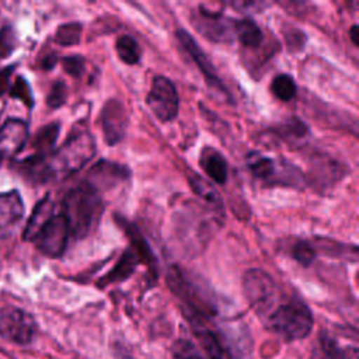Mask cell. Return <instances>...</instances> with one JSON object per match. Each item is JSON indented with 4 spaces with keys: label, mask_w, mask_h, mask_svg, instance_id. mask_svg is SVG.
<instances>
[{
    "label": "cell",
    "mask_w": 359,
    "mask_h": 359,
    "mask_svg": "<svg viewBox=\"0 0 359 359\" xmlns=\"http://www.w3.org/2000/svg\"><path fill=\"white\" fill-rule=\"evenodd\" d=\"M285 36L290 50H300L304 46V34L302 31L292 28L290 32L285 34Z\"/></svg>",
    "instance_id": "836d02e7"
},
{
    "label": "cell",
    "mask_w": 359,
    "mask_h": 359,
    "mask_svg": "<svg viewBox=\"0 0 359 359\" xmlns=\"http://www.w3.org/2000/svg\"><path fill=\"white\" fill-rule=\"evenodd\" d=\"M62 63H63V69L73 77L81 76V73L84 70V59L79 55L66 56V57H63Z\"/></svg>",
    "instance_id": "d6a6232c"
},
{
    "label": "cell",
    "mask_w": 359,
    "mask_h": 359,
    "mask_svg": "<svg viewBox=\"0 0 359 359\" xmlns=\"http://www.w3.org/2000/svg\"><path fill=\"white\" fill-rule=\"evenodd\" d=\"M121 223H122V227L126 230V233L130 238V243H132L130 247L135 250V252L140 258V262L146 264L151 272H156V266H157L156 257H154L151 248L149 247L147 241L143 238L139 229L132 223H126L125 220H121Z\"/></svg>",
    "instance_id": "ffe728a7"
},
{
    "label": "cell",
    "mask_w": 359,
    "mask_h": 359,
    "mask_svg": "<svg viewBox=\"0 0 359 359\" xmlns=\"http://www.w3.org/2000/svg\"><path fill=\"white\" fill-rule=\"evenodd\" d=\"M271 90L280 101H290L296 95V83L289 74H278L271 83Z\"/></svg>",
    "instance_id": "484cf974"
},
{
    "label": "cell",
    "mask_w": 359,
    "mask_h": 359,
    "mask_svg": "<svg viewBox=\"0 0 359 359\" xmlns=\"http://www.w3.org/2000/svg\"><path fill=\"white\" fill-rule=\"evenodd\" d=\"M247 165L251 174L266 185H282L302 188L304 175L302 171L287 163L286 160H273L259 153H250L247 156Z\"/></svg>",
    "instance_id": "5b68a950"
},
{
    "label": "cell",
    "mask_w": 359,
    "mask_h": 359,
    "mask_svg": "<svg viewBox=\"0 0 359 359\" xmlns=\"http://www.w3.org/2000/svg\"><path fill=\"white\" fill-rule=\"evenodd\" d=\"M104 210L102 194L86 180L72 188L63 199V212L70 236L87 237L98 224Z\"/></svg>",
    "instance_id": "7a4b0ae2"
},
{
    "label": "cell",
    "mask_w": 359,
    "mask_h": 359,
    "mask_svg": "<svg viewBox=\"0 0 359 359\" xmlns=\"http://www.w3.org/2000/svg\"><path fill=\"white\" fill-rule=\"evenodd\" d=\"M146 104L158 121H172L180 108V98L172 81L164 76L154 77L146 97Z\"/></svg>",
    "instance_id": "52a82bcc"
},
{
    "label": "cell",
    "mask_w": 359,
    "mask_h": 359,
    "mask_svg": "<svg viewBox=\"0 0 359 359\" xmlns=\"http://www.w3.org/2000/svg\"><path fill=\"white\" fill-rule=\"evenodd\" d=\"M28 137L27 123L21 119H7L0 126V160L14 157L25 146Z\"/></svg>",
    "instance_id": "7c38bea8"
},
{
    "label": "cell",
    "mask_w": 359,
    "mask_h": 359,
    "mask_svg": "<svg viewBox=\"0 0 359 359\" xmlns=\"http://www.w3.org/2000/svg\"><path fill=\"white\" fill-rule=\"evenodd\" d=\"M38 332L34 317L25 310L14 306L0 309V337L18 344H29Z\"/></svg>",
    "instance_id": "8992f818"
},
{
    "label": "cell",
    "mask_w": 359,
    "mask_h": 359,
    "mask_svg": "<svg viewBox=\"0 0 359 359\" xmlns=\"http://www.w3.org/2000/svg\"><path fill=\"white\" fill-rule=\"evenodd\" d=\"M128 177L129 171L126 167L112 161L101 160L90 170L86 181L101 192L105 188H114L119 182H123Z\"/></svg>",
    "instance_id": "4fadbf2b"
},
{
    "label": "cell",
    "mask_w": 359,
    "mask_h": 359,
    "mask_svg": "<svg viewBox=\"0 0 359 359\" xmlns=\"http://www.w3.org/2000/svg\"><path fill=\"white\" fill-rule=\"evenodd\" d=\"M177 38L181 42L182 48L189 53V56L192 57V60L196 63V66L199 67L201 73L205 76L206 83L216 91H219L222 95H226L227 100H231V95L229 94L227 88L224 87V84L222 83L220 77L217 76L213 65L210 63L209 57L206 56V53L199 48V45L196 43V41L191 36V34H188V31L185 29H177Z\"/></svg>",
    "instance_id": "9c48e42d"
},
{
    "label": "cell",
    "mask_w": 359,
    "mask_h": 359,
    "mask_svg": "<svg viewBox=\"0 0 359 359\" xmlns=\"http://www.w3.org/2000/svg\"><path fill=\"white\" fill-rule=\"evenodd\" d=\"M24 216V203L18 191L0 194V238L11 233Z\"/></svg>",
    "instance_id": "5bb4252c"
},
{
    "label": "cell",
    "mask_w": 359,
    "mask_h": 359,
    "mask_svg": "<svg viewBox=\"0 0 359 359\" xmlns=\"http://www.w3.org/2000/svg\"><path fill=\"white\" fill-rule=\"evenodd\" d=\"M264 325L286 341L306 338L313 328V314L309 306L297 297L282 300L265 318Z\"/></svg>",
    "instance_id": "3957f363"
},
{
    "label": "cell",
    "mask_w": 359,
    "mask_h": 359,
    "mask_svg": "<svg viewBox=\"0 0 359 359\" xmlns=\"http://www.w3.org/2000/svg\"><path fill=\"white\" fill-rule=\"evenodd\" d=\"M344 174V168L338 161L331 158H320L311 168V180H314L321 188H325L339 180Z\"/></svg>",
    "instance_id": "44dd1931"
},
{
    "label": "cell",
    "mask_w": 359,
    "mask_h": 359,
    "mask_svg": "<svg viewBox=\"0 0 359 359\" xmlns=\"http://www.w3.org/2000/svg\"><path fill=\"white\" fill-rule=\"evenodd\" d=\"M351 39H352V42H353L355 46L359 45V41H358V25H353V27L351 28Z\"/></svg>",
    "instance_id": "d590c367"
},
{
    "label": "cell",
    "mask_w": 359,
    "mask_h": 359,
    "mask_svg": "<svg viewBox=\"0 0 359 359\" xmlns=\"http://www.w3.org/2000/svg\"><path fill=\"white\" fill-rule=\"evenodd\" d=\"M95 154V142L90 132L77 130L46 157L31 156L24 160L21 171L36 182L57 181L77 172Z\"/></svg>",
    "instance_id": "6da1fadb"
},
{
    "label": "cell",
    "mask_w": 359,
    "mask_h": 359,
    "mask_svg": "<svg viewBox=\"0 0 359 359\" xmlns=\"http://www.w3.org/2000/svg\"><path fill=\"white\" fill-rule=\"evenodd\" d=\"M11 97L21 100L27 107H32V93L29 90V84L22 79V77H17V80L14 81L11 90H10Z\"/></svg>",
    "instance_id": "4dcf8cb0"
},
{
    "label": "cell",
    "mask_w": 359,
    "mask_h": 359,
    "mask_svg": "<svg viewBox=\"0 0 359 359\" xmlns=\"http://www.w3.org/2000/svg\"><path fill=\"white\" fill-rule=\"evenodd\" d=\"M83 25L80 22H67L60 25L55 32V41L62 46H73L80 42Z\"/></svg>",
    "instance_id": "4316f807"
},
{
    "label": "cell",
    "mask_w": 359,
    "mask_h": 359,
    "mask_svg": "<svg viewBox=\"0 0 359 359\" xmlns=\"http://www.w3.org/2000/svg\"><path fill=\"white\" fill-rule=\"evenodd\" d=\"M313 359H358V348H342L335 337L323 331L313 349Z\"/></svg>",
    "instance_id": "9a60e30c"
},
{
    "label": "cell",
    "mask_w": 359,
    "mask_h": 359,
    "mask_svg": "<svg viewBox=\"0 0 359 359\" xmlns=\"http://www.w3.org/2000/svg\"><path fill=\"white\" fill-rule=\"evenodd\" d=\"M66 101V86L63 81H56L50 87V91L48 94L46 102L50 108H59Z\"/></svg>",
    "instance_id": "1f68e13d"
},
{
    "label": "cell",
    "mask_w": 359,
    "mask_h": 359,
    "mask_svg": "<svg viewBox=\"0 0 359 359\" xmlns=\"http://www.w3.org/2000/svg\"><path fill=\"white\" fill-rule=\"evenodd\" d=\"M199 163L208 177L216 184H224L227 181V161L213 147H205L202 150Z\"/></svg>",
    "instance_id": "e0dca14e"
},
{
    "label": "cell",
    "mask_w": 359,
    "mask_h": 359,
    "mask_svg": "<svg viewBox=\"0 0 359 359\" xmlns=\"http://www.w3.org/2000/svg\"><path fill=\"white\" fill-rule=\"evenodd\" d=\"M70 230L67 222L62 213L53 215L50 220L42 227V230L35 237L34 243L36 248L49 258L60 257L69 241Z\"/></svg>",
    "instance_id": "ba28073f"
},
{
    "label": "cell",
    "mask_w": 359,
    "mask_h": 359,
    "mask_svg": "<svg viewBox=\"0 0 359 359\" xmlns=\"http://www.w3.org/2000/svg\"><path fill=\"white\" fill-rule=\"evenodd\" d=\"M116 53L119 59L126 65H136L140 60V46L130 35H122L116 39L115 43Z\"/></svg>",
    "instance_id": "cb8c5ba5"
},
{
    "label": "cell",
    "mask_w": 359,
    "mask_h": 359,
    "mask_svg": "<svg viewBox=\"0 0 359 359\" xmlns=\"http://www.w3.org/2000/svg\"><path fill=\"white\" fill-rule=\"evenodd\" d=\"M15 45H17V39H15L14 29L8 25L3 27L0 29V59L7 57L14 50Z\"/></svg>",
    "instance_id": "f546056e"
},
{
    "label": "cell",
    "mask_w": 359,
    "mask_h": 359,
    "mask_svg": "<svg viewBox=\"0 0 359 359\" xmlns=\"http://www.w3.org/2000/svg\"><path fill=\"white\" fill-rule=\"evenodd\" d=\"M59 132H60V126L57 122H52L41 128L32 140V149L35 151L34 156L46 157L48 154H50L53 146L56 144Z\"/></svg>",
    "instance_id": "603a6c76"
},
{
    "label": "cell",
    "mask_w": 359,
    "mask_h": 359,
    "mask_svg": "<svg viewBox=\"0 0 359 359\" xmlns=\"http://www.w3.org/2000/svg\"><path fill=\"white\" fill-rule=\"evenodd\" d=\"M234 35L244 46L251 49L259 48L264 41L261 28L251 18H243V20L234 21Z\"/></svg>",
    "instance_id": "7402d4cb"
},
{
    "label": "cell",
    "mask_w": 359,
    "mask_h": 359,
    "mask_svg": "<svg viewBox=\"0 0 359 359\" xmlns=\"http://www.w3.org/2000/svg\"><path fill=\"white\" fill-rule=\"evenodd\" d=\"M172 359H203V358L192 342L180 339L172 346Z\"/></svg>",
    "instance_id": "f1b7e54d"
},
{
    "label": "cell",
    "mask_w": 359,
    "mask_h": 359,
    "mask_svg": "<svg viewBox=\"0 0 359 359\" xmlns=\"http://www.w3.org/2000/svg\"><path fill=\"white\" fill-rule=\"evenodd\" d=\"M53 202L49 196L42 198L34 208L25 229L22 231V238L28 240V241H34L35 237L38 236V233L42 230V227L50 220V217L53 216Z\"/></svg>",
    "instance_id": "2e32d148"
},
{
    "label": "cell",
    "mask_w": 359,
    "mask_h": 359,
    "mask_svg": "<svg viewBox=\"0 0 359 359\" xmlns=\"http://www.w3.org/2000/svg\"><path fill=\"white\" fill-rule=\"evenodd\" d=\"M137 264L140 262V258L137 257V254L135 252V250L132 247H129L128 250L123 251V254L121 255L119 261L116 262V265L112 268L111 272H108L101 282L98 283L100 286H107L109 283H115V282H122L125 279H128L133 272L135 268L137 266Z\"/></svg>",
    "instance_id": "ac0fdd59"
},
{
    "label": "cell",
    "mask_w": 359,
    "mask_h": 359,
    "mask_svg": "<svg viewBox=\"0 0 359 359\" xmlns=\"http://www.w3.org/2000/svg\"><path fill=\"white\" fill-rule=\"evenodd\" d=\"M241 285L247 303L261 321H264V318L282 302L276 282L262 269L252 268L245 271Z\"/></svg>",
    "instance_id": "277c9868"
},
{
    "label": "cell",
    "mask_w": 359,
    "mask_h": 359,
    "mask_svg": "<svg viewBox=\"0 0 359 359\" xmlns=\"http://www.w3.org/2000/svg\"><path fill=\"white\" fill-rule=\"evenodd\" d=\"M195 24L208 39L215 42L231 41L234 35V21L220 13L208 11L203 6H199V18Z\"/></svg>",
    "instance_id": "8fae6325"
},
{
    "label": "cell",
    "mask_w": 359,
    "mask_h": 359,
    "mask_svg": "<svg viewBox=\"0 0 359 359\" xmlns=\"http://www.w3.org/2000/svg\"><path fill=\"white\" fill-rule=\"evenodd\" d=\"M292 255L300 265L309 266L316 259V247L309 241L300 240L293 245Z\"/></svg>",
    "instance_id": "83f0119b"
},
{
    "label": "cell",
    "mask_w": 359,
    "mask_h": 359,
    "mask_svg": "<svg viewBox=\"0 0 359 359\" xmlns=\"http://www.w3.org/2000/svg\"><path fill=\"white\" fill-rule=\"evenodd\" d=\"M188 181H189V185L192 187L194 192L202 199V202L212 208L213 210H217V212H223V202H222V198L219 195V192L216 191V188L209 182L206 181L203 177H201L199 174L191 171L188 174Z\"/></svg>",
    "instance_id": "d6986e66"
},
{
    "label": "cell",
    "mask_w": 359,
    "mask_h": 359,
    "mask_svg": "<svg viewBox=\"0 0 359 359\" xmlns=\"http://www.w3.org/2000/svg\"><path fill=\"white\" fill-rule=\"evenodd\" d=\"M278 133L289 143H294L297 140L304 139L309 135V128L299 118L290 116L278 126Z\"/></svg>",
    "instance_id": "d4e9b609"
},
{
    "label": "cell",
    "mask_w": 359,
    "mask_h": 359,
    "mask_svg": "<svg viewBox=\"0 0 359 359\" xmlns=\"http://www.w3.org/2000/svg\"><path fill=\"white\" fill-rule=\"evenodd\" d=\"M101 126L104 139L109 146L122 140L128 126V114L118 100H108L101 111Z\"/></svg>",
    "instance_id": "30bf717a"
},
{
    "label": "cell",
    "mask_w": 359,
    "mask_h": 359,
    "mask_svg": "<svg viewBox=\"0 0 359 359\" xmlns=\"http://www.w3.org/2000/svg\"><path fill=\"white\" fill-rule=\"evenodd\" d=\"M55 63H56V57L53 55H50V56L45 57V60L42 63V67L43 69H52L55 66Z\"/></svg>",
    "instance_id": "e575fe53"
}]
</instances>
